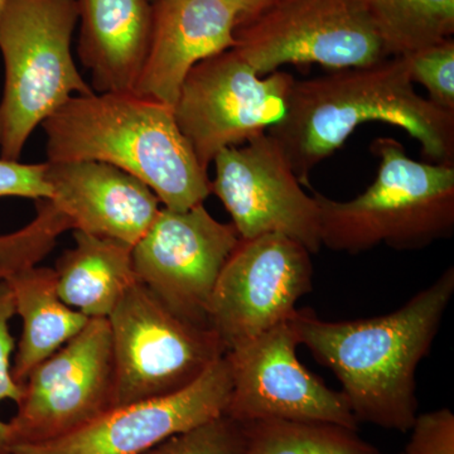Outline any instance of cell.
<instances>
[{
    "label": "cell",
    "instance_id": "cell-1",
    "mask_svg": "<svg viewBox=\"0 0 454 454\" xmlns=\"http://www.w3.org/2000/svg\"><path fill=\"white\" fill-rule=\"evenodd\" d=\"M453 294L450 267L387 315L325 321L301 309L289 321L301 345L340 382L357 423L406 433L418 417V367L428 356Z\"/></svg>",
    "mask_w": 454,
    "mask_h": 454
},
{
    "label": "cell",
    "instance_id": "cell-2",
    "mask_svg": "<svg viewBox=\"0 0 454 454\" xmlns=\"http://www.w3.org/2000/svg\"><path fill=\"white\" fill-rule=\"evenodd\" d=\"M402 128L430 163L454 164V113L414 90L404 57H387L297 82L282 121L267 131L282 148L301 184L365 122Z\"/></svg>",
    "mask_w": 454,
    "mask_h": 454
},
{
    "label": "cell",
    "instance_id": "cell-3",
    "mask_svg": "<svg viewBox=\"0 0 454 454\" xmlns=\"http://www.w3.org/2000/svg\"><path fill=\"white\" fill-rule=\"evenodd\" d=\"M42 128L47 162L112 164L151 188L168 210H190L212 193L173 107L160 101L134 92L74 95Z\"/></svg>",
    "mask_w": 454,
    "mask_h": 454
},
{
    "label": "cell",
    "instance_id": "cell-4",
    "mask_svg": "<svg viewBox=\"0 0 454 454\" xmlns=\"http://www.w3.org/2000/svg\"><path fill=\"white\" fill-rule=\"evenodd\" d=\"M379 168L372 184L349 201L313 192L322 247L355 255L387 245L424 249L454 231V164L419 162L391 137L372 143Z\"/></svg>",
    "mask_w": 454,
    "mask_h": 454
},
{
    "label": "cell",
    "instance_id": "cell-5",
    "mask_svg": "<svg viewBox=\"0 0 454 454\" xmlns=\"http://www.w3.org/2000/svg\"><path fill=\"white\" fill-rule=\"evenodd\" d=\"M77 0H8L0 16L4 88L0 158L20 160L35 128L74 95L95 92L74 65Z\"/></svg>",
    "mask_w": 454,
    "mask_h": 454
},
{
    "label": "cell",
    "instance_id": "cell-6",
    "mask_svg": "<svg viewBox=\"0 0 454 454\" xmlns=\"http://www.w3.org/2000/svg\"><path fill=\"white\" fill-rule=\"evenodd\" d=\"M107 321L115 363V406L184 389L227 352L212 328L175 315L139 282L122 295Z\"/></svg>",
    "mask_w": 454,
    "mask_h": 454
},
{
    "label": "cell",
    "instance_id": "cell-7",
    "mask_svg": "<svg viewBox=\"0 0 454 454\" xmlns=\"http://www.w3.org/2000/svg\"><path fill=\"white\" fill-rule=\"evenodd\" d=\"M235 41L260 76L286 65L336 71L387 59L363 0H273L236 26Z\"/></svg>",
    "mask_w": 454,
    "mask_h": 454
},
{
    "label": "cell",
    "instance_id": "cell-8",
    "mask_svg": "<svg viewBox=\"0 0 454 454\" xmlns=\"http://www.w3.org/2000/svg\"><path fill=\"white\" fill-rule=\"evenodd\" d=\"M294 82L286 71L260 76L234 49L197 64L182 83L173 114L203 168L223 149L282 121Z\"/></svg>",
    "mask_w": 454,
    "mask_h": 454
},
{
    "label": "cell",
    "instance_id": "cell-9",
    "mask_svg": "<svg viewBox=\"0 0 454 454\" xmlns=\"http://www.w3.org/2000/svg\"><path fill=\"white\" fill-rule=\"evenodd\" d=\"M17 414L8 422L12 450L47 443L94 422L115 406V363L107 318L88 325L23 382Z\"/></svg>",
    "mask_w": 454,
    "mask_h": 454
},
{
    "label": "cell",
    "instance_id": "cell-10",
    "mask_svg": "<svg viewBox=\"0 0 454 454\" xmlns=\"http://www.w3.org/2000/svg\"><path fill=\"white\" fill-rule=\"evenodd\" d=\"M240 236L211 216L203 203L186 211L160 208L134 245L137 280L175 315L210 327L212 295Z\"/></svg>",
    "mask_w": 454,
    "mask_h": 454
},
{
    "label": "cell",
    "instance_id": "cell-11",
    "mask_svg": "<svg viewBox=\"0 0 454 454\" xmlns=\"http://www.w3.org/2000/svg\"><path fill=\"white\" fill-rule=\"evenodd\" d=\"M312 254L288 236L240 239L212 295L210 327L226 351L289 321L312 291Z\"/></svg>",
    "mask_w": 454,
    "mask_h": 454
},
{
    "label": "cell",
    "instance_id": "cell-12",
    "mask_svg": "<svg viewBox=\"0 0 454 454\" xmlns=\"http://www.w3.org/2000/svg\"><path fill=\"white\" fill-rule=\"evenodd\" d=\"M291 321L226 352L232 389L225 415L245 424L280 419L339 424L358 430L340 391L328 387L297 357Z\"/></svg>",
    "mask_w": 454,
    "mask_h": 454
},
{
    "label": "cell",
    "instance_id": "cell-13",
    "mask_svg": "<svg viewBox=\"0 0 454 454\" xmlns=\"http://www.w3.org/2000/svg\"><path fill=\"white\" fill-rule=\"evenodd\" d=\"M212 163V193L225 206L240 239L280 234L310 254L321 250L315 197L301 190L282 148L267 131L247 140V145L227 146Z\"/></svg>",
    "mask_w": 454,
    "mask_h": 454
},
{
    "label": "cell",
    "instance_id": "cell-14",
    "mask_svg": "<svg viewBox=\"0 0 454 454\" xmlns=\"http://www.w3.org/2000/svg\"><path fill=\"white\" fill-rule=\"evenodd\" d=\"M231 389V367L225 355L184 389L114 406L71 434L17 446L12 454H143L225 414Z\"/></svg>",
    "mask_w": 454,
    "mask_h": 454
},
{
    "label": "cell",
    "instance_id": "cell-15",
    "mask_svg": "<svg viewBox=\"0 0 454 454\" xmlns=\"http://www.w3.org/2000/svg\"><path fill=\"white\" fill-rule=\"evenodd\" d=\"M238 16L223 0H154L145 66L134 94L175 106L190 71L236 46Z\"/></svg>",
    "mask_w": 454,
    "mask_h": 454
},
{
    "label": "cell",
    "instance_id": "cell-16",
    "mask_svg": "<svg viewBox=\"0 0 454 454\" xmlns=\"http://www.w3.org/2000/svg\"><path fill=\"white\" fill-rule=\"evenodd\" d=\"M55 203L74 231L103 236L134 247L152 226L160 202L129 173L95 160L46 162Z\"/></svg>",
    "mask_w": 454,
    "mask_h": 454
},
{
    "label": "cell",
    "instance_id": "cell-17",
    "mask_svg": "<svg viewBox=\"0 0 454 454\" xmlns=\"http://www.w3.org/2000/svg\"><path fill=\"white\" fill-rule=\"evenodd\" d=\"M79 52L95 92H133L152 33L151 0H77Z\"/></svg>",
    "mask_w": 454,
    "mask_h": 454
},
{
    "label": "cell",
    "instance_id": "cell-18",
    "mask_svg": "<svg viewBox=\"0 0 454 454\" xmlns=\"http://www.w3.org/2000/svg\"><path fill=\"white\" fill-rule=\"evenodd\" d=\"M74 247L55 268L57 293L88 318H107L137 280L133 247L114 239L74 231Z\"/></svg>",
    "mask_w": 454,
    "mask_h": 454
},
{
    "label": "cell",
    "instance_id": "cell-19",
    "mask_svg": "<svg viewBox=\"0 0 454 454\" xmlns=\"http://www.w3.org/2000/svg\"><path fill=\"white\" fill-rule=\"evenodd\" d=\"M16 315L22 319L12 373L23 384L35 366L52 356L88 325V317L64 303L57 293L55 269H23L5 279Z\"/></svg>",
    "mask_w": 454,
    "mask_h": 454
},
{
    "label": "cell",
    "instance_id": "cell-20",
    "mask_svg": "<svg viewBox=\"0 0 454 454\" xmlns=\"http://www.w3.org/2000/svg\"><path fill=\"white\" fill-rule=\"evenodd\" d=\"M387 57L453 38L454 0H363Z\"/></svg>",
    "mask_w": 454,
    "mask_h": 454
},
{
    "label": "cell",
    "instance_id": "cell-21",
    "mask_svg": "<svg viewBox=\"0 0 454 454\" xmlns=\"http://www.w3.org/2000/svg\"><path fill=\"white\" fill-rule=\"evenodd\" d=\"M243 427L245 454H385L339 424L267 419Z\"/></svg>",
    "mask_w": 454,
    "mask_h": 454
},
{
    "label": "cell",
    "instance_id": "cell-22",
    "mask_svg": "<svg viewBox=\"0 0 454 454\" xmlns=\"http://www.w3.org/2000/svg\"><path fill=\"white\" fill-rule=\"evenodd\" d=\"M35 211L28 225L0 235V282L37 265L52 252L59 236L71 230L68 217L49 200L35 201Z\"/></svg>",
    "mask_w": 454,
    "mask_h": 454
},
{
    "label": "cell",
    "instance_id": "cell-23",
    "mask_svg": "<svg viewBox=\"0 0 454 454\" xmlns=\"http://www.w3.org/2000/svg\"><path fill=\"white\" fill-rule=\"evenodd\" d=\"M143 454H245L244 427L223 414Z\"/></svg>",
    "mask_w": 454,
    "mask_h": 454
},
{
    "label": "cell",
    "instance_id": "cell-24",
    "mask_svg": "<svg viewBox=\"0 0 454 454\" xmlns=\"http://www.w3.org/2000/svg\"><path fill=\"white\" fill-rule=\"evenodd\" d=\"M403 57L411 82L427 90L428 100L441 109L454 113L453 38Z\"/></svg>",
    "mask_w": 454,
    "mask_h": 454
},
{
    "label": "cell",
    "instance_id": "cell-25",
    "mask_svg": "<svg viewBox=\"0 0 454 454\" xmlns=\"http://www.w3.org/2000/svg\"><path fill=\"white\" fill-rule=\"evenodd\" d=\"M16 316L13 297L8 284L0 282V403L4 400L20 404L25 387L18 384L12 373V355L16 340L9 331V322ZM0 454H12L11 433L8 423L0 420Z\"/></svg>",
    "mask_w": 454,
    "mask_h": 454
},
{
    "label": "cell",
    "instance_id": "cell-26",
    "mask_svg": "<svg viewBox=\"0 0 454 454\" xmlns=\"http://www.w3.org/2000/svg\"><path fill=\"white\" fill-rule=\"evenodd\" d=\"M403 454H454V414L442 408L418 414Z\"/></svg>",
    "mask_w": 454,
    "mask_h": 454
},
{
    "label": "cell",
    "instance_id": "cell-27",
    "mask_svg": "<svg viewBox=\"0 0 454 454\" xmlns=\"http://www.w3.org/2000/svg\"><path fill=\"white\" fill-rule=\"evenodd\" d=\"M46 162L25 164L0 158V197L50 200L52 191L46 179Z\"/></svg>",
    "mask_w": 454,
    "mask_h": 454
},
{
    "label": "cell",
    "instance_id": "cell-28",
    "mask_svg": "<svg viewBox=\"0 0 454 454\" xmlns=\"http://www.w3.org/2000/svg\"><path fill=\"white\" fill-rule=\"evenodd\" d=\"M226 4L234 9L239 23H243L255 17L262 9L268 7L273 0H223Z\"/></svg>",
    "mask_w": 454,
    "mask_h": 454
},
{
    "label": "cell",
    "instance_id": "cell-29",
    "mask_svg": "<svg viewBox=\"0 0 454 454\" xmlns=\"http://www.w3.org/2000/svg\"><path fill=\"white\" fill-rule=\"evenodd\" d=\"M8 0H0V16H2L3 11H4L5 4H7Z\"/></svg>",
    "mask_w": 454,
    "mask_h": 454
},
{
    "label": "cell",
    "instance_id": "cell-30",
    "mask_svg": "<svg viewBox=\"0 0 454 454\" xmlns=\"http://www.w3.org/2000/svg\"><path fill=\"white\" fill-rule=\"evenodd\" d=\"M151 2H154V0H151Z\"/></svg>",
    "mask_w": 454,
    "mask_h": 454
}]
</instances>
